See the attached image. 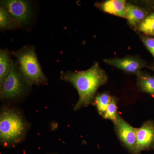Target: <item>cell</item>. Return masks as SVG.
I'll use <instances>...</instances> for the list:
<instances>
[{"label": "cell", "instance_id": "obj_15", "mask_svg": "<svg viewBox=\"0 0 154 154\" xmlns=\"http://www.w3.org/2000/svg\"><path fill=\"white\" fill-rule=\"evenodd\" d=\"M137 29L147 36H154V12L148 15Z\"/></svg>", "mask_w": 154, "mask_h": 154}, {"label": "cell", "instance_id": "obj_2", "mask_svg": "<svg viewBox=\"0 0 154 154\" xmlns=\"http://www.w3.org/2000/svg\"><path fill=\"white\" fill-rule=\"evenodd\" d=\"M27 125L21 113L15 109L4 108L0 115V141L5 146L22 141L26 134Z\"/></svg>", "mask_w": 154, "mask_h": 154}, {"label": "cell", "instance_id": "obj_16", "mask_svg": "<svg viewBox=\"0 0 154 154\" xmlns=\"http://www.w3.org/2000/svg\"><path fill=\"white\" fill-rule=\"evenodd\" d=\"M119 99L115 96H112L111 101L108 105L103 119H109L114 122L117 119L119 113L118 112L117 103Z\"/></svg>", "mask_w": 154, "mask_h": 154}, {"label": "cell", "instance_id": "obj_6", "mask_svg": "<svg viewBox=\"0 0 154 154\" xmlns=\"http://www.w3.org/2000/svg\"><path fill=\"white\" fill-rule=\"evenodd\" d=\"M1 5L5 8L13 18L23 25L29 22L31 9L29 2L23 0L1 1Z\"/></svg>", "mask_w": 154, "mask_h": 154}, {"label": "cell", "instance_id": "obj_9", "mask_svg": "<svg viewBox=\"0 0 154 154\" xmlns=\"http://www.w3.org/2000/svg\"><path fill=\"white\" fill-rule=\"evenodd\" d=\"M126 5L124 0H107L96 5L105 13L126 19Z\"/></svg>", "mask_w": 154, "mask_h": 154}, {"label": "cell", "instance_id": "obj_13", "mask_svg": "<svg viewBox=\"0 0 154 154\" xmlns=\"http://www.w3.org/2000/svg\"><path fill=\"white\" fill-rule=\"evenodd\" d=\"M11 53L8 50L2 49L0 50V86L2 85L8 75L11 66Z\"/></svg>", "mask_w": 154, "mask_h": 154}, {"label": "cell", "instance_id": "obj_18", "mask_svg": "<svg viewBox=\"0 0 154 154\" xmlns=\"http://www.w3.org/2000/svg\"><path fill=\"white\" fill-rule=\"evenodd\" d=\"M149 3L151 6L154 8V1H150Z\"/></svg>", "mask_w": 154, "mask_h": 154}, {"label": "cell", "instance_id": "obj_19", "mask_svg": "<svg viewBox=\"0 0 154 154\" xmlns=\"http://www.w3.org/2000/svg\"></svg>", "mask_w": 154, "mask_h": 154}, {"label": "cell", "instance_id": "obj_14", "mask_svg": "<svg viewBox=\"0 0 154 154\" xmlns=\"http://www.w3.org/2000/svg\"><path fill=\"white\" fill-rule=\"evenodd\" d=\"M112 96L107 92L99 93L96 95L93 104L97 108L99 115L104 117L107 107L111 101Z\"/></svg>", "mask_w": 154, "mask_h": 154}, {"label": "cell", "instance_id": "obj_8", "mask_svg": "<svg viewBox=\"0 0 154 154\" xmlns=\"http://www.w3.org/2000/svg\"><path fill=\"white\" fill-rule=\"evenodd\" d=\"M103 61L123 71L136 75L143 68H151L144 61L129 56L119 58L105 59Z\"/></svg>", "mask_w": 154, "mask_h": 154}, {"label": "cell", "instance_id": "obj_4", "mask_svg": "<svg viewBox=\"0 0 154 154\" xmlns=\"http://www.w3.org/2000/svg\"><path fill=\"white\" fill-rule=\"evenodd\" d=\"M29 87L20 70L17 62L11 61L8 75L0 86V97L2 99H12L22 96Z\"/></svg>", "mask_w": 154, "mask_h": 154}, {"label": "cell", "instance_id": "obj_12", "mask_svg": "<svg viewBox=\"0 0 154 154\" xmlns=\"http://www.w3.org/2000/svg\"><path fill=\"white\" fill-rule=\"evenodd\" d=\"M22 25L9 14L5 8L0 6V29L7 30L16 29L22 27Z\"/></svg>", "mask_w": 154, "mask_h": 154}, {"label": "cell", "instance_id": "obj_1", "mask_svg": "<svg viewBox=\"0 0 154 154\" xmlns=\"http://www.w3.org/2000/svg\"><path fill=\"white\" fill-rule=\"evenodd\" d=\"M60 79L71 83L78 91L79 99L73 107L75 111L88 107L93 103L98 89L108 81L106 72L98 62L86 70L62 71Z\"/></svg>", "mask_w": 154, "mask_h": 154}, {"label": "cell", "instance_id": "obj_3", "mask_svg": "<svg viewBox=\"0 0 154 154\" xmlns=\"http://www.w3.org/2000/svg\"><path fill=\"white\" fill-rule=\"evenodd\" d=\"M13 54L29 87L47 84L48 79L38 62L35 48L26 45L14 51Z\"/></svg>", "mask_w": 154, "mask_h": 154}, {"label": "cell", "instance_id": "obj_10", "mask_svg": "<svg viewBox=\"0 0 154 154\" xmlns=\"http://www.w3.org/2000/svg\"><path fill=\"white\" fill-rule=\"evenodd\" d=\"M126 11L128 22L134 28H137L148 15L145 9L128 3H126Z\"/></svg>", "mask_w": 154, "mask_h": 154}, {"label": "cell", "instance_id": "obj_5", "mask_svg": "<svg viewBox=\"0 0 154 154\" xmlns=\"http://www.w3.org/2000/svg\"><path fill=\"white\" fill-rule=\"evenodd\" d=\"M113 124L116 134L122 146L129 153L137 154V128L127 122L120 114Z\"/></svg>", "mask_w": 154, "mask_h": 154}, {"label": "cell", "instance_id": "obj_17", "mask_svg": "<svg viewBox=\"0 0 154 154\" xmlns=\"http://www.w3.org/2000/svg\"><path fill=\"white\" fill-rule=\"evenodd\" d=\"M141 40L148 50L151 53L154 60V38L140 34Z\"/></svg>", "mask_w": 154, "mask_h": 154}, {"label": "cell", "instance_id": "obj_7", "mask_svg": "<svg viewBox=\"0 0 154 154\" xmlns=\"http://www.w3.org/2000/svg\"><path fill=\"white\" fill-rule=\"evenodd\" d=\"M151 150L154 151V121L148 119L137 128V154Z\"/></svg>", "mask_w": 154, "mask_h": 154}, {"label": "cell", "instance_id": "obj_11", "mask_svg": "<svg viewBox=\"0 0 154 154\" xmlns=\"http://www.w3.org/2000/svg\"><path fill=\"white\" fill-rule=\"evenodd\" d=\"M137 85L140 90L154 98V76L140 71L136 74Z\"/></svg>", "mask_w": 154, "mask_h": 154}]
</instances>
